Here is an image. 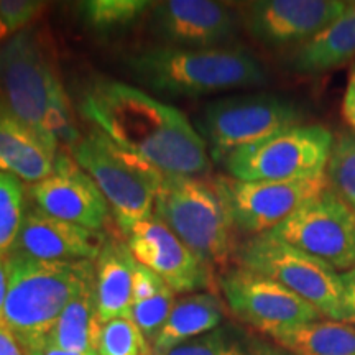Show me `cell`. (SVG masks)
Here are the masks:
<instances>
[{
	"label": "cell",
	"mask_w": 355,
	"mask_h": 355,
	"mask_svg": "<svg viewBox=\"0 0 355 355\" xmlns=\"http://www.w3.org/2000/svg\"><path fill=\"white\" fill-rule=\"evenodd\" d=\"M127 64L141 83L170 96L198 97L266 83L260 61L235 46H159L130 56Z\"/></svg>",
	"instance_id": "obj_3"
},
{
	"label": "cell",
	"mask_w": 355,
	"mask_h": 355,
	"mask_svg": "<svg viewBox=\"0 0 355 355\" xmlns=\"http://www.w3.org/2000/svg\"><path fill=\"white\" fill-rule=\"evenodd\" d=\"M224 319V306L212 293H191L178 300L170 316L153 339V354L166 352L176 345L214 331Z\"/></svg>",
	"instance_id": "obj_21"
},
{
	"label": "cell",
	"mask_w": 355,
	"mask_h": 355,
	"mask_svg": "<svg viewBox=\"0 0 355 355\" xmlns=\"http://www.w3.org/2000/svg\"><path fill=\"white\" fill-rule=\"evenodd\" d=\"M48 3L40 0H0V20L8 35H15L30 28L46 10Z\"/></svg>",
	"instance_id": "obj_30"
},
{
	"label": "cell",
	"mask_w": 355,
	"mask_h": 355,
	"mask_svg": "<svg viewBox=\"0 0 355 355\" xmlns=\"http://www.w3.org/2000/svg\"><path fill=\"white\" fill-rule=\"evenodd\" d=\"M61 87L51 48L33 26L0 44V102L58 152L48 133V112Z\"/></svg>",
	"instance_id": "obj_6"
},
{
	"label": "cell",
	"mask_w": 355,
	"mask_h": 355,
	"mask_svg": "<svg viewBox=\"0 0 355 355\" xmlns=\"http://www.w3.org/2000/svg\"><path fill=\"white\" fill-rule=\"evenodd\" d=\"M270 337L291 355H355V326L331 319L296 324Z\"/></svg>",
	"instance_id": "obj_23"
},
{
	"label": "cell",
	"mask_w": 355,
	"mask_h": 355,
	"mask_svg": "<svg viewBox=\"0 0 355 355\" xmlns=\"http://www.w3.org/2000/svg\"><path fill=\"white\" fill-rule=\"evenodd\" d=\"M252 355H291L288 354L285 349L278 347V345H272L266 343H254L252 344Z\"/></svg>",
	"instance_id": "obj_37"
},
{
	"label": "cell",
	"mask_w": 355,
	"mask_h": 355,
	"mask_svg": "<svg viewBox=\"0 0 355 355\" xmlns=\"http://www.w3.org/2000/svg\"><path fill=\"white\" fill-rule=\"evenodd\" d=\"M224 198L234 227L261 235L273 230L293 212L329 186L327 175L296 181H239L220 176L214 180Z\"/></svg>",
	"instance_id": "obj_11"
},
{
	"label": "cell",
	"mask_w": 355,
	"mask_h": 355,
	"mask_svg": "<svg viewBox=\"0 0 355 355\" xmlns=\"http://www.w3.org/2000/svg\"><path fill=\"white\" fill-rule=\"evenodd\" d=\"M326 175L332 188L355 209V132L334 137Z\"/></svg>",
	"instance_id": "obj_27"
},
{
	"label": "cell",
	"mask_w": 355,
	"mask_h": 355,
	"mask_svg": "<svg viewBox=\"0 0 355 355\" xmlns=\"http://www.w3.org/2000/svg\"><path fill=\"white\" fill-rule=\"evenodd\" d=\"M0 355H25L19 340L2 326H0Z\"/></svg>",
	"instance_id": "obj_34"
},
{
	"label": "cell",
	"mask_w": 355,
	"mask_h": 355,
	"mask_svg": "<svg viewBox=\"0 0 355 355\" xmlns=\"http://www.w3.org/2000/svg\"><path fill=\"white\" fill-rule=\"evenodd\" d=\"M175 303V291L165 285L152 298L133 303L128 309L127 318L139 326V329L144 332L148 343L152 344L168 316H170Z\"/></svg>",
	"instance_id": "obj_28"
},
{
	"label": "cell",
	"mask_w": 355,
	"mask_h": 355,
	"mask_svg": "<svg viewBox=\"0 0 355 355\" xmlns=\"http://www.w3.org/2000/svg\"><path fill=\"white\" fill-rule=\"evenodd\" d=\"M153 355H247V350L232 331L217 327L166 352Z\"/></svg>",
	"instance_id": "obj_29"
},
{
	"label": "cell",
	"mask_w": 355,
	"mask_h": 355,
	"mask_svg": "<svg viewBox=\"0 0 355 355\" xmlns=\"http://www.w3.org/2000/svg\"><path fill=\"white\" fill-rule=\"evenodd\" d=\"M301 121L303 112L286 97L250 94L209 102L202 110L201 128L212 158L224 162L235 150L301 125Z\"/></svg>",
	"instance_id": "obj_9"
},
{
	"label": "cell",
	"mask_w": 355,
	"mask_h": 355,
	"mask_svg": "<svg viewBox=\"0 0 355 355\" xmlns=\"http://www.w3.org/2000/svg\"><path fill=\"white\" fill-rule=\"evenodd\" d=\"M2 327L21 350L42 343L66 306L94 282V261H50L8 252Z\"/></svg>",
	"instance_id": "obj_2"
},
{
	"label": "cell",
	"mask_w": 355,
	"mask_h": 355,
	"mask_svg": "<svg viewBox=\"0 0 355 355\" xmlns=\"http://www.w3.org/2000/svg\"><path fill=\"white\" fill-rule=\"evenodd\" d=\"M334 135L322 125H296L225 157L239 181H296L326 175Z\"/></svg>",
	"instance_id": "obj_7"
},
{
	"label": "cell",
	"mask_w": 355,
	"mask_h": 355,
	"mask_svg": "<svg viewBox=\"0 0 355 355\" xmlns=\"http://www.w3.org/2000/svg\"><path fill=\"white\" fill-rule=\"evenodd\" d=\"M347 6L344 0H259L247 6L245 25L260 43L300 46L321 33Z\"/></svg>",
	"instance_id": "obj_15"
},
{
	"label": "cell",
	"mask_w": 355,
	"mask_h": 355,
	"mask_svg": "<svg viewBox=\"0 0 355 355\" xmlns=\"http://www.w3.org/2000/svg\"><path fill=\"white\" fill-rule=\"evenodd\" d=\"M25 355H97L94 352H71V350H63L50 347V345H37L24 350Z\"/></svg>",
	"instance_id": "obj_35"
},
{
	"label": "cell",
	"mask_w": 355,
	"mask_h": 355,
	"mask_svg": "<svg viewBox=\"0 0 355 355\" xmlns=\"http://www.w3.org/2000/svg\"><path fill=\"white\" fill-rule=\"evenodd\" d=\"M340 282H343V303H340L343 322L355 326V266L349 272L340 273Z\"/></svg>",
	"instance_id": "obj_32"
},
{
	"label": "cell",
	"mask_w": 355,
	"mask_h": 355,
	"mask_svg": "<svg viewBox=\"0 0 355 355\" xmlns=\"http://www.w3.org/2000/svg\"><path fill=\"white\" fill-rule=\"evenodd\" d=\"M97 355H153V349L135 322L115 318L102 324Z\"/></svg>",
	"instance_id": "obj_26"
},
{
	"label": "cell",
	"mask_w": 355,
	"mask_h": 355,
	"mask_svg": "<svg viewBox=\"0 0 355 355\" xmlns=\"http://www.w3.org/2000/svg\"><path fill=\"white\" fill-rule=\"evenodd\" d=\"M153 6L146 0H87L78 3V13L91 30L110 33L133 25Z\"/></svg>",
	"instance_id": "obj_24"
},
{
	"label": "cell",
	"mask_w": 355,
	"mask_h": 355,
	"mask_svg": "<svg viewBox=\"0 0 355 355\" xmlns=\"http://www.w3.org/2000/svg\"><path fill=\"white\" fill-rule=\"evenodd\" d=\"M30 196L44 214L99 232L110 216L99 186L64 152L58 153L50 176L30 186Z\"/></svg>",
	"instance_id": "obj_14"
},
{
	"label": "cell",
	"mask_w": 355,
	"mask_h": 355,
	"mask_svg": "<svg viewBox=\"0 0 355 355\" xmlns=\"http://www.w3.org/2000/svg\"><path fill=\"white\" fill-rule=\"evenodd\" d=\"M239 266L273 279L313 304L331 321L343 322V282L329 263L266 234L250 237L237 250Z\"/></svg>",
	"instance_id": "obj_8"
},
{
	"label": "cell",
	"mask_w": 355,
	"mask_h": 355,
	"mask_svg": "<svg viewBox=\"0 0 355 355\" xmlns=\"http://www.w3.org/2000/svg\"><path fill=\"white\" fill-rule=\"evenodd\" d=\"M58 153L0 102V171L40 183L55 170Z\"/></svg>",
	"instance_id": "obj_18"
},
{
	"label": "cell",
	"mask_w": 355,
	"mask_h": 355,
	"mask_svg": "<svg viewBox=\"0 0 355 355\" xmlns=\"http://www.w3.org/2000/svg\"><path fill=\"white\" fill-rule=\"evenodd\" d=\"M107 239L99 230L66 222L38 209H26L10 252L50 261H94Z\"/></svg>",
	"instance_id": "obj_16"
},
{
	"label": "cell",
	"mask_w": 355,
	"mask_h": 355,
	"mask_svg": "<svg viewBox=\"0 0 355 355\" xmlns=\"http://www.w3.org/2000/svg\"><path fill=\"white\" fill-rule=\"evenodd\" d=\"M102 324L104 322L101 321L99 313H97L94 282H92L66 306L51 329L37 345H50V347L71 350V352L97 354V339H99Z\"/></svg>",
	"instance_id": "obj_22"
},
{
	"label": "cell",
	"mask_w": 355,
	"mask_h": 355,
	"mask_svg": "<svg viewBox=\"0 0 355 355\" xmlns=\"http://www.w3.org/2000/svg\"><path fill=\"white\" fill-rule=\"evenodd\" d=\"M127 247L137 261L153 270L175 293H194L212 286L211 266L155 214L130 230Z\"/></svg>",
	"instance_id": "obj_13"
},
{
	"label": "cell",
	"mask_w": 355,
	"mask_h": 355,
	"mask_svg": "<svg viewBox=\"0 0 355 355\" xmlns=\"http://www.w3.org/2000/svg\"><path fill=\"white\" fill-rule=\"evenodd\" d=\"M158 32L181 48H216L237 30L227 6L212 0H168L153 6Z\"/></svg>",
	"instance_id": "obj_17"
},
{
	"label": "cell",
	"mask_w": 355,
	"mask_h": 355,
	"mask_svg": "<svg viewBox=\"0 0 355 355\" xmlns=\"http://www.w3.org/2000/svg\"><path fill=\"white\" fill-rule=\"evenodd\" d=\"M344 273L355 266V209L329 184L266 232Z\"/></svg>",
	"instance_id": "obj_10"
},
{
	"label": "cell",
	"mask_w": 355,
	"mask_h": 355,
	"mask_svg": "<svg viewBox=\"0 0 355 355\" xmlns=\"http://www.w3.org/2000/svg\"><path fill=\"white\" fill-rule=\"evenodd\" d=\"M155 216L211 268L225 266L234 252V222L214 181L165 175Z\"/></svg>",
	"instance_id": "obj_4"
},
{
	"label": "cell",
	"mask_w": 355,
	"mask_h": 355,
	"mask_svg": "<svg viewBox=\"0 0 355 355\" xmlns=\"http://www.w3.org/2000/svg\"><path fill=\"white\" fill-rule=\"evenodd\" d=\"M219 286L234 316L266 336L296 324L326 319L288 288L242 266L222 275Z\"/></svg>",
	"instance_id": "obj_12"
},
{
	"label": "cell",
	"mask_w": 355,
	"mask_h": 355,
	"mask_svg": "<svg viewBox=\"0 0 355 355\" xmlns=\"http://www.w3.org/2000/svg\"><path fill=\"white\" fill-rule=\"evenodd\" d=\"M79 110L115 145L168 176H201L211 170L207 144L180 109L140 89L99 79L86 89Z\"/></svg>",
	"instance_id": "obj_1"
},
{
	"label": "cell",
	"mask_w": 355,
	"mask_h": 355,
	"mask_svg": "<svg viewBox=\"0 0 355 355\" xmlns=\"http://www.w3.org/2000/svg\"><path fill=\"white\" fill-rule=\"evenodd\" d=\"M340 112H343L344 122L352 128V132H355V61L349 66L347 84H345Z\"/></svg>",
	"instance_id": "obj_33"
},
{
	"label": "cell",
	"mask_w": 355,
	"mask_h": 355,
	"mask_svg": "<svg viewBox=\"0 0 355 355\" xmlns=\"http://www.w3.org/2000/svg\"><path fill=\"white\" fill-rule=\"evenodd\" d=\"M132 259L125 243L107 241L94 260V295L102 322L127 318L132 306Z\"/></svg>",
	"instance_id": "obj_20"
},
{
	"label": "cell",
	"mask_w": 355,
	"mask_h": 355,
	"mask_svg": "<svg viewBox=\"0 0 355 355\" xmlns=\"http://www.w3.org/2000/svg\"><path fill=\"white\" fill-rule=\"evenodd\" d=\"M74 162L94 180L123 234L153 214L163 173L92 130L73 150Z\"/></svg>",
	"instance_id": "obj_5"
},
{
	"label": "cell",
	"mask_w": 355,
	"mask_h": 355,
	"mask_svg": "<svg viewBox=\"0 0 355 355\" xmlns=\"http://www.w3.org/2000/svg\"><path fill=\"white\" fill-rule=\"evenodd\" d=\"M10 37V35H8V32H7V28L6 26H3V24H2V20H0V42H6V40Z\"/></svg>",
	"instance_id": "obj_38"
},
{
	"label": "cell",
	"mask_w": 355,
	"mask_h": 355,
	"mask_svg": "<svg viewBox=\"0 0 355 355\" xmlns=\"http://www.w3.org/2000/svg\"><path fill=\"white\" fill-rule=\"evenodd\" d=\"M7 266H6V257L0 255V326H2V316H3V304H6L7 296Z\"/></svg>",
	"instance_id": "obj_36"
},
{
	"label": "cell",
	"mask_w": 355,
	"mask_h": 355,
	"mask_svg": "<svg viewBox=\"0 0 355 355\" xmlns=\"http://www.w3.org/2000/svg\"><path fill=\"white\" fill-rule=\"evenodd\" d=\"M25 214V188L19 178L0 171V255H7Z\"/></svg>",
	"instance_id": "obj_25"
},
{
	"label": "cell",
	"mask_w": 355,
	"mask_h": 355,
	"mask_svg": "<svg viewBox=\"0 0 355 355\" xmlns=\"http://www.w3.org/2000/svg\"><path fill=\"white\" fill-rule=\"evenodd\" d=\"M355 58V2L309 42L300 44L290 56V66L298 74L318 76Z\"/></svg>",
	"instance_id": "obj_19"
},
{
	"label": "cell",
	"mask_w": 355,
	"mask_h": 355,
	"mask_svg": "<svg viewBox=\"0 0 355 355\" xmlns=\"http://www.w3.org/2000/svg\"><path fill=\"white\" fill-rule=\"evenodd\" d=\"M133 257V255H132ZM166 283L158 277L148 266L141 265L140 261L132 259V304L139 301L148 300L165 286Z\"/></svg>",
	"instance_id": "obj_31"
}]
</instances>
